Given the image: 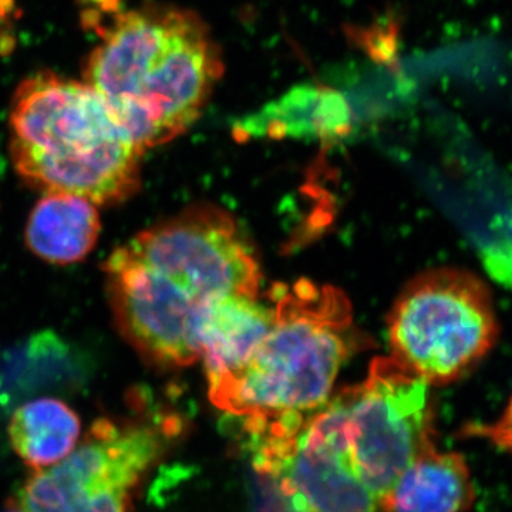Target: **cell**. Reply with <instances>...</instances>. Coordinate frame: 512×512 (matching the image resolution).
I'll use <instances>...</instances> for the list:
<instances>
[{
  "instance_id": "9",
  "label": "cell",
  "mask_w": 512,
  "mask_h": 512,
  "mask_svg": "<svg viewBox=\"0 0 512 512\" xmlns=\"http://www.w3.org/2000/svg\"><path fill=\"white\" fill-rule=\"evenodd\" d=\"M90 375L84 353L53 330H42L0 356V410L13 412L43 394L74 392Z\"/></svg>"
},
{
  "instance_id": "8",
  "label": "cell",
  "mask_w": 512,
  "mask_h": 512,
  "mask_svg": "<svg viewBox=\"0 0 512 512\" xmlns=\"http://www.w3.org/2000/svg\"><path fill=\"white\" fill-rule=\"evenodd\" d=\"M114 322L151 365L185 367L201 359L205 306L114 249L103 265Z\"/></svg>"
},
{
  "instance_id": "7",
  "label": "cell",
  "mask_w": 512,
  "mask_h": 512,
  "mask_svg": "<svg viewBox=\"0 0 512 512\" xmlns=\"http://www.w3.org/2000/svg\"><path fill=\"white\" fill-rule=\"evenodd\" d=\"M173 416L100 419L82 443L53 466L33 470L12 501L25 512H67L107 490L133 493L178 433Z\"/></svg>"
},
{
  "instance_id": "18",
  "label": "cell",
  "mask_w": 512,
  "mask_h": 512,
  "mask_svg": "<svg viewBox=\"0 0 512 512\" xmlns=\"http://www.w3.org/2000/svg\"><path fill=\"white\" fill-rule=\"evenodd\" d=\"M5 512H25V511H23L22 508H19L18 505L10 503L8 510H6Z\"/></svg>"
},
{
  "instance_id": "14",
  "label": "cell",
  "mask_w": 512,
  "mask_h": 512,
  "mask_svg": "<svg viewBox=\"0 0 512 512\" xmlns=\"http://www.w3.org/2000/svg\"><path fill=\"white\" fill-rule=\"evenodd\" d=\"M247 134L271 137H315L333 140L350 130L349 110L339 94L320 87H305L266 107Z\"/></svg>"
},
{
  "instance_id": "2",
  "label": "cell",
  "mask_w": 512,
  "mask_h": 512,
  "mask_svg": "<svg viewBox=\"0 0 512 512\" xmlns=\"http://www.w3.org/2000/svg\"><path fill=\"white\" fill-rule=\"evenodd\" d=\"M9 119L13 167L37 190L116 205L140 187L144 151L86 82L36 73L20 83Z\"/></svg>"
},
{
  "instance_id": "11",
  "label": "cell",
  "mask_w": 512,
  "mask_h": 512,
  "mask_svg": "<svg viewBox=\"0 0 512 512\" xmlns=\"http://www.w3.org/2000/svg\"><path fill=\"white\" fill-rule=\"evenodd\" d=\"M477 493L467 461L458 453L424 450L380 498L384 512H467Z\"/></svg>"
},
{
  "instance_id": "12",
  "label": "cell",
  "mask_w": 512,
  "mask_h": 512,
  "mask_svg": "<svg viewBox=\"0 0 512 512\" xmlns=\"http://www.w3.org/2000/svg\"><path fill=\"white\" fill-rule=\"evenodd\" d=\"M101 222L96 204L79 195L46 192L26 224L30 251L55 265L83 261L99 241Z\"/></svg>"
},
{
  "instance_id": "17",
  "label": "cell",
  "mask_w": 512,
  "mask_h": 512,
  "mask_svg": "<svg viewBox=\"0 0 512 512\" xmlns=\"http://www.w3.org/2000/svg\"><path fill=\"white\" fill-rule=\"evenodd\" d=\"M15 12V0H0V20L8 18Z\"/></svg>"
},
{
  "instance_id": "1",
  "label": "cell",
  "mask_w": 512,
  "mask_h": 512,
  "mask_svg": "<svg viewBox=\"0 0 512 512\" xmlns=\"http://www.w3.org/2000/svg\"><path fill=\"white\" fill-rule=\"evenodd\" d=\"M99 33L84 82L141 151L194 126L224 74L220 46L200 15L150 3L116 13Z\"/></svg>"
},
{
  "instance_id": "5",
  "label": "cell",
  "mask_w": 512,
  "mask_h": 512,
  "mask_svg": "<svg viewBox=\"0 0 512 512\" xmlns=\"http://www.w3.org/2000/svg\"><path fill=\"white\" fill-rule=\"evenodd\" d=\"M338 397L350 464L380 500L400 474L434 446L429 384L393 357H377L366 379Z\"/></svg>"
},
{
  "instance_id": "6",
  "label": "cell",
  "mask_w": 512,
  "mask_h": 512,
  "mask_svg": "<svg viewBox=\"0 0 512 512\" xmlns=\"http://www.w3.org/2000/svg\"><path fill=\"white\" fill-rule=\"evenodd\" d=\"M117 249L202 305L259 293L261 271L251 245L228 212L214 205L187 208Z\"/></svg>"
},
{
  "instance_id": "3",
  "label": "cell",
  "mask_w": 512,
  "mask_h": 512,
  "mask_svg": "<svg viewBox=\"0 0 512 512\" xmlns=\"http://www.w3.org/2000/svg\"><path fill=\"white\" fill-rule=\"evenodd\" d=\"M274 322L241 369L208 384L232 416L305 414L330 397L350 353L352 305L340 289L301 279L272 289Z\"/></svg>"
},
{
  "instance_id": "15",
  "label": "cell",
  "mask_w": 512,
  "mask_h": 512,
  "mask_svg": "<svg viewBox=\"0 0 512 512\" xmlns=\"http://www.w3.org/2000/svg\"><path fill=\"white\" fill-rule=\"evenodd\" d=\"M131 491L107 490L84 497L67 512H128Z\"/></svg>"
},
{
  "instance_id": "4",
  "label": "cell",
  "mask_w": 512,
  "mask_h": 512,
  "mask_svg": "<svg viewBox=\"0 0 512 512\" xmlns=\"http://www.w3.org/2000/svg\"><path fill=\"white\" fill-rule=\"evenodd\" d=\"M498 332L490 291L461 269L417 276L389 316L393 359L429 386L466 375L493 349Z\"/></svg>"
},
{
  "instance_id": "16",
  "label": "cell",
  "mask_w": 512,
  "mask_h": 512,
  "mask_svg": "<svg viewBox=\"0 0 512 512\" xmlns=\"http://www.w3.org/2000/svg\"><path fill=\"white\" fill-rule=\"evenodd\" d=\"M467 431L470 436L490 440V443H493L494 446L507 451L512 456V399L507 409L501 414L500 419L491 424L470 426Z\"/></svg>"
},
{
  "instance_id": "13",
  "label": "cell",
  "mask_w": 512,
  "mask_h": 512,
  "mask_svg": "<svg viewBox=\"0 0 512 512\" xmlns=\"http://www.w3.org/2000/svg\"><path fill=\"white\" fill-rule=\"evenodd\" d=\"M8 433L20 460L42 470L72 453L82 436V421L62 400L37 397L13 410Z\"/></svg>"
},
{
  "instance_id": "10",
  "label": "cell",
  "mask_w": 512,
  "mask_h": 512,
  "mask_svg": "<svg viewBox=\"0 0 512 512\" xmlns=\"http://www.w3.org/2000/svg\"><path fill=\"white\" fill-rule=\"evenodd\" d=\"M274 322V306L258 296L214 299L202 312L201 359L208 384L241 369L251 359Z\"/></svg>"
}]
</instances>
